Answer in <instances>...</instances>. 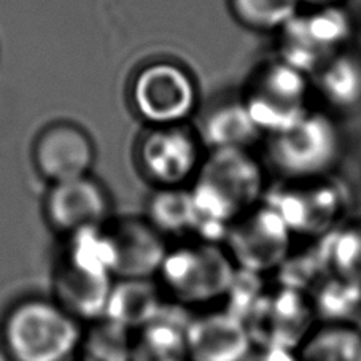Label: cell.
<instances>
[{
  "mask_svg": "<svg viewBox=\"0 0 361 361\" xmlns=\"http://www.w3.org/2000/svg\"><path fill=\"white\" fill-rule=\"evenodd\" d=\"M164 302L161 288L152 280L116 279L104 319L135 333L158 315Z\"/></svg>",
  "mask_w": 361,
  "mask_h": 361,
  "instance_id": "cell-19",
  "label": "cell"
},
{
  "mask_svg": "<svg viewBox=\"0 0 361 361\" xmlns=\"http://www.w3.org/2000/svg\"><path fill=\"white\" fill-rule=\"evenodd\" d=\"M115 280L61 258L54 267L51 298L82 325H90L105 317Z\"/></svg>",
  "mask_w": 361,
  "mask_h": 361,
  "instance_id": "cell-15",
  "label": "cell"
},
{
  "mask_svg": "<svg viewBox=\"0 0 361 361\" xmlns=\"http://www.w3.org/2000/svg\"><path fill=\"white\" fill-rule=\"evenodd\" d=\"M239 99L264 137L293 126L315 107L312 78L276 54L248 73Z\"/></svg>",
  "mask_w": 361,
  "mask_h": 361,
  "instance_id": "cell-4",
  "label": "cell"
},
{
  "mask_svg": "<svg viewBox=\"0 0 361 361\" xmlns=\"http://www.w3.org/2000/svg\"><path fill=\"white\" fill-rule=\"evenodd\" d=\"M264 201L282 216L293 238L325 239L338 228L344 215L345 197L333 177L282 182Z\"/></svg>",
  "mask_w": 361,
  "mask_h": 361,
  "instance_id": "cell-10",
  "label": "cell"
},
{
  "mask_svg": "<svg viewBox=\"0 0 361 361\" xmlns=\"http://www.w3.org/2000/svg\"><path fill=\"white\" fill-rule=\"evenodd\" d=\"M197 134L209 152H253V147L263 143L264 140V135L255 126L239 97L221 102L210 109Z\"/></svg>",
  "mask_w": 361,
  "mask_h": 361,
  "instance_id": "cell-18",
  "label": "cell"
},
{
  "mask_svg": "<svg viewBox=\"0 0 361 361\" xmlns=\"http://www.w3.org/2000/svg\"><path fill=\"white\" fill-rule=\"evenodd\" d=\"M111 199L105 186L92 176L51 185L45 197L48 225L68 235L110 223Z\"/></svg>",
  "mask_w": 361,
  "mask_h": 361,
  "instance_id": "cell-12",
  "label": "cell"
},
{
  "mask_svg": "<svg viewBox=\"0 0 361 361\" xmlns=\"http://www.w3.org/2000/svg\"><path fill=\"white\" fill-rule=\"evenodd\" d=\"M353 21L344 7L301 8L276 35V56L312 78L353 47Z\"/></svg>",
  "mask_w": 361,
  "mask_h": 361,
  "instance_id": "cell-6",
  "label": "cell"
},
{
  "mask_svg": "<svg viewBox=\"0 0 361 361\" xmlns=\"http://www.w3.org/2000/svg\"><path fill=\"white\" fill-rule=\"evenodd\" d=\"M197 212L199 240H212L210 231L225 238L228 228L264 202L267 169L248 150H215L205 154L190 186Z\"/></svg>",
  "mask_w": 361,
  "mask_h": 361,
  "instance_id": "cell-1",
  "label": "cell"
},
{
  "mask_svg": "<svg viewBox=\"0 0 361 361\" xmlns=\"http://www.w3.org/2000/svg\"><path fill=\"white\" fill-rule=\"evenodd\" d=\"M32 159L37 172L51 185L91 176L96 145L91 135L75 123L58 121L37 135Z\"/></svg>",
  "mask_w": 361,
  "mask_h": 361,
  "instance_id": "cell-11",
  "label": "cell"
},
{
  "mask_svg": "<svg viewBox=\"0 0 361 361\" xmlns=\"http://www.w3.org/2000/svg\"><path fill=\"white\" fill-rule=\"evenodd\" d=\"M293 355L296 361H361V326L317 323Z\"/></svg>",
  "mask_w": 361,
  "mask_h": 361,
  "instance_id": "cell-20",
  "label": "cell"
},
{
  "mask_svg": "<svg viewBox=\"0 0 361 361\" xmlns=\"http://www.w3.org/2000/svg\"><path fill=\"white\" fill-rule=\"evenodd\" d=\"M228 11L240 27L276 37L300 13V0H226Z\"/></svg>",
  "mask_w": 361,
  "mask_h": 361,
  "instance_id": "cell-24",
  "label": "cell"
},
{
  "mask_svg": "<svg viewBox=\"0 0 361 361\" xmlns=\"http://www.w3.org/2000/svg\"><path fill=\"white\" fill-rule=\"evenodd\" d=\"M322 257L331 276L361 286V216L342 221L323 239Z\"/></svg>",
  "mask_w": 361,
  "mask_h": 361,
  "instance_id": "cell-22",
  "label": "cell"
},
{
  "mask_svg": "<svg viewBox=\"0 0 361 361\" xmlns=\"http://www.w3.org/2000/svg\"><path fill=\"white\" fill-rule=\"evenodd\" d=\"M248 361H296L293 352L285 350H267V348H257Z\"/></svg>",
  "mask_w": 361,
  "mask_h": 361,
  "instance_id": "cell-26",
  "label": "cell"
},
{
  "mask_svg": "<svg viewBox=\"0 0 361 361\" xmlns=\"http://www.w3.org/2000/svg\"><path fill=\"white\" fill-rule=\"evenodd\" d=\"M238 274L221 242L197 239L169 250L158 276L173 304L202 307L226 301Z\"/></svg>",
  "mask_w": 361,
  "mask_h": 361,
  "instance_id": "cell-5",
  "label": "cell"
},
{
  "mask_svg": "<svg viewBox=\"0 0 361 361\" xmlns=\"http://www.w3.org/2000/svg\"><path fill=\"white\" fill-rule=\"evenodd\" d=\"M315 101L331 115L361 109V53L352 47L322 67L312 77Z\"/></svg>",
  "mask_w": 361,
  "mask_h": 361,
  "instance_id": "cell-17",
  "label": "cell"
},
{
  "mask_svg": "<svg viewBox=\"0 0 361 361\" xmlns=\"http://www.w3.org/2000/svg\"><path fill=\"white\" fill-rule=\"evenodd\" d=\"M83 329L53 298H24L0 322V361H77Z\"/></svg>",
  "mask_w": 361,
  "mask_h": 361,
  "instance_id": "cell-2",
  "label": "cell"
},
{
  "mask_svg": "<svg viewBox=\"0 0 361 361\" xmlns=\"http://www.w3.org/2000/svg\"><path fill=\"white\" fill-rule=\"evenodd\" d=\"M133 333L109 319L85 325L77 361H130Z\"/></svg>",
  "mask_w": 361,
  "mask_h": 361,
  "instance_id": "cell-25",
  "label": "cell"
},
{
  "mask_svg": "<svg viewBox=\"0 0 361 361\" xmlns=\"http://www.w3.org/2000/svg\"><path fill=\"white\" fill-rule=\"evenodd\" d=\"M263 163L282 182L333 177L344 157V133L326 110L314 107L293 126L264 137Z\"/></svg>",
  "mask_w": 361,
  "mask_h": 361,
  "instance_id": "cell-3",
  "label": "cell"
},
{
  "mask_svg": "<svg viewBox=\"0 0 361 361\" xmlns=\"http://www.w3.org/2000/svg\"><path fill=\"white\" fill-rule=\"evenodd\" d=\"M319 323L358 325L361 319V286L329 274L310 296Z\"/></svg>",
  "mask_w": 361,
  "mask_h": 361,
  "instance_id": "cell-23",
  "label": "cell"
},
{
  "mask_svg": "<svg viewBox=\"0 0 361 361\" xmlns=\"http://www.w3.org/2000/svg\"><path fill=\"white\" fill-rule=\"evenodd\" d=\"M302 8H323V7H344L347 0H300Z\"/></svg>",
  "mask_w": 361,
  "mask_h": 361,
  "instance_id": "cell-27",
  "label": "cell"
},
{
  "mask_svg": "<svg viewBox=\"0 0 361 361\" xmlns=\"http://www.w3.org/2000/svg\"><path fill=\"white\" fill-rule=\"evenodd\" d=\"M115 248V277L152 280L158 276L171 248L166 238L147 219H121L109 223Z\"/></svg>",
  "mask_w": 361,
  "mask_h": 361,
  "instance_id": "cell-14",
  "label": "cell"
},
{
  "mask_svg": "<svg viewBox=\"0 0 361 361\" xmlns=\"http://www.w3.org/2000/svg\"><path fill=\"white\" fill-rule=\"evenodd\" d=\"M295 238L266 201L234 221L221 244L240 272L261 277L279 271L293 255Z\"/></svg>",
  "mask_w": 361,
  "mask_h": 361,
  "instance_id": "cell-8",
  "label": "cell"
},
{
  "mask_svg": "<svg viewBox=\"0 0 361 361\" xmlns=\"http://www.w3.org/2000/svg\"><path fill=\"white\" fill-rule=\"evenodd\" d=\"M130 104L148 128L180 126L199 107L197 82L178 62L153 61L134 75Z\"/></svg>",
  "mask_w": 361,
  "mask_h": 361,
  "instance_id": "cell-7",
  "label": "cell"
},
{
  "mask_svg": "<svg viewBox=\"0 0 361 361\" xmlns=\"http://www.w3.org/2000/svg\"><path fill=\"white\" fill-rule=\"evenodd\" d=\"M257 352L247 322L228 309L191 317L186 331L188 361H248Z\"/></svg>",
  "mask_w": 361,
  "mask_h": 361,
  "instance_id": "cell-13",
  "label": "cell"
},
{
  "mask_svg": "<svg viewBox=\"0 0 361 361\" xmlns=\"http://www.w3.org/2000/svg\"><path fill=\"white\" fill-rule=\"evenodd\" d=\"M190 322L185 307L164 302L148 325L133 333L130 361H188L186 331Z\"/></svg>",
  "mask_w": 361,
  "mask_h": 361,
  "instance_id": "cell-16",
  "label": "cell"
},
{
  "mask_svg": "<svg viewBox=\"0 0 361 361\" xmlns=\"http://www.w3.org/2000/svg\"><path fill=\"white\" fill-rule=\"evenodd\" d=\"M204 148L188 124L148 128L137 142V166L158 190L188 188L204 163Z\"/></svg>",
  "mask_w": 361,
  "mask_h": 361,
  "instance_id": "cell-9",
  "label": "cell"
},
{
  "mask_svg": "<svg viewBox=\"0 0 361 361\" xmlns=\"http://www.w3.org/2000/svg\"><path fill=\"white\" fill-rule=\"evenodd\" d=\"M147 220L164 238L197 233V212L190 186L158 190L148 204Z\"/></svg>",
  "mask_w": 361,
  "mask_h": 361,
  "instance_id": "cell-21",
  "label": "cell"
}]
</instances>
